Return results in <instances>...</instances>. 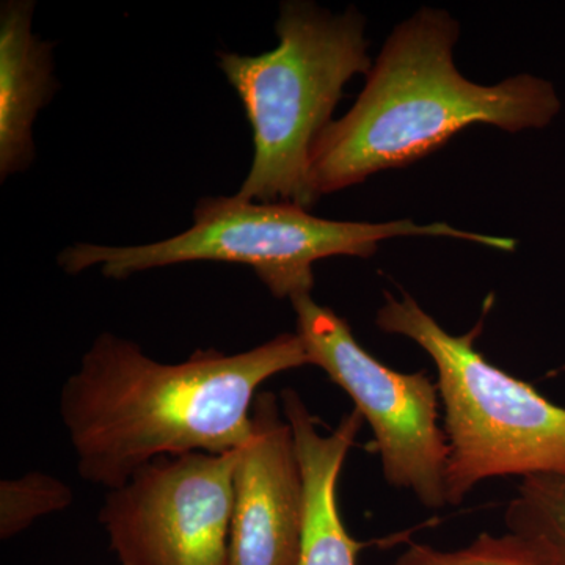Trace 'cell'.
<instances>
[{
    "mask_svg": "<svg viewBox=\"0 0 565 565\" xmlns=\"http://www.w3.org/2000/svg\"><path fill=\"white\" fill-rule=\"evenodd\" d=\"M73 500L68 484L43 471L0 482V539L17 537L41 516L65 511Z\"/></svg>",
    "mask_w": 565,
    "mask_h": 565,
    "instance_id": "cell-12",
    "label": "cell"
},
{
    "mask_svg": "<svg viewBox=\"0 0 565 565\" xmlns=\"http://www.w3.org/2000/svg\"><path fill=\"white\" fill-rule=\"evenodd\" d=\"M237 451L230 565H300L305 484L291 426L274 393L256 397Z\"/></svg>",
    "mask_w": 565,
    "mask_h": 565,
    "instance_id": "cell-8",
    "label": "cell"
},
{
    "mask_svg": "<svg viewBox=\"0 0 565 565\" xmlns=\"http://www.w3.org/2000/svg\"><path fill=\"white\" fill-rule=\"evenodd\" d=\"M307 364L297 333L232 355L199 349L180 363L158 362L139 344L102 333L58 403L77 473L111 490L162 457L237 451L252 437L264 382Z\"/></svg>",
    "mask_w": 565,
    "mask_h": 565,
    "instance_id": "cell-1",
    "label": "cell"
},
{
    "mask_svg": "<svg viewBox=\"0 0 565 565\" xmlns=\"http://www.w3.org/2000/svg\"><path fill=\"white\" fill-rule=\"evenodd\" d=\"M379 329L415 341L433 359L449 457L446 500L462 503L481 481L565 475V407L512 377L476 349L484 319L465 334L446 332L404 294H386Z\"/></svg>",
    "mask_w": 565,
    "mask_h": 565,
    "instance_id": "cell-5",
    "label": "cell"
},
{
    "mask_svg": "<svg viewBox=\"0 0 565 565\" xmlns=\"http://www.w3.org/2000/svg\"><path fill=\"white\" fill-rule=\"evenodd\" d=\"M278 46L259 55L218 54V68L243 102L253 131L250 172L237 196L259 203L313 206L310 156L332 122L348 82L373 68L364 18L285 2Z\"/></svg>",
    "mask_w": 565,
    "mask_h": 565,
    "instance_id": "cell-3",
    "label": "cell"
},
{
    "mask_svg": "<svg viewBox=\"0 0 565 565\" xmlns=\"http://www.w3.org/2000/svg\"><path fill=\"white\" fill-rule=\"evenodd\" d=\"M396 565H541L531 546L512 533H484L465 548L441 552L424 544H411Z\"/></svg>",
    "mask_w": 565,
    "mask_h": 565,
    "instance_id": "cell-13",
    "label": "cell"
},
{
    "mask_svg": "<svg viewBox=\"0 0 565 565\" xmlns=\"http://www.w3.org/2000/svg\"><path fill=\"white\" fill-rule=\"evenodd\" d=\"M508 533L519 535L541 565H565V475L525 478L504 514Z\"/></svg>",
    "mask_w": 565,
    "mask_h": 565,
    "instance_id": "cell-11",
    "label": "cell"
},
{
    "mask_svg": "<svg viewBox=\"0 0 565 565\" xmlns=\"http://www.w3.org/2000/svg\"><path fill=\"white\" fill-rule=\"evenodd\" d=\"M305 484V527L300 565H356L363 544L349 534L338 505V479L363 426L359 412L344 415L329 434L292 388L281 392Z\"/></svg>",
    "mask_w": 565,
    "mask_h": 565,
    "instance_id": "cell-9",
    "label": "cell"
},
{
    "mask_svg": "<svg viewBox=\"0 0 565 565\" xmlns=\"http://www.w3.org/2000/svg\"><path fill=\"white\" fill-rule=\"evenodd\" d=\"M237 451L162 457L109 490L99 523L118 564L230 565Z\"/></svg>",
    "mask_w": 565,
    "mask_h": 565,
    "instance_id": "cell-7",
    "label": "cell"
},
{
    "mask_svg": "<svg viewBox=\"0 0 565 565\" xmlns=\"http://www.w3.org/2000/svg\"><path fill=\"white\" fill-rule=\"evenodd\" d=\"M459 24L446 11L422 9L388 36L352 109L315 141V199L403 169L444 148L471 125L508 132L541 129L559 114L548 81L519 74L492 87L465 79L452 51Z\"/></svg>",
    "mask_w": 565,
    "mask_h": 565,
    "instance_id": "cell-2",
    "label": "cell"
},
{
    "mask_svg": "<svg viewBox=\"0 0 565 565\" xmlns=\"http://www.w3.org/2000/svg\"><path fill=\"white\" fill-rule=\"evenodd\" d=\"M404 236L452 237L494 250H515L514 239L462 232L448 223L327 221L296 204L233 195L204 196L193 210L191 228L169 239L131 247L76 244L58 255V264L70 275L98 266L104 277L114 280L177 264H243L275 299L292 302L313 291V267L321 259L370 258L382 241Z\"/></svg>",
    "mask_w": 565,
    "mask_h": 565,
    "instance_id": "cell-4",
    "label": "cell"
},
{
    "mask_svg": "<svg viewBox=\"0 0 565 565\" xmlns=\"http://www.w3.org/2000/svg\"><path fill=\"white\" fill-rule=\"evenodd\" d=\"M291 303L311 366L351 397L353 411L373 429L386 482L412 490L426 508H445L449 446L437 384L424 371L405 374L379 362L345 319L316 303L311 294Z\"/></svg>",
    "mask_w": 565,
    "mask_h": 565,
    "instance_id": "cell-6",
    "label": "cell"
},
{
    "mask_svg": "<svg viewBox=\"0 0 565 565\" xmlns=\"http://www.w3.org/2000/svg\"><path fill=\"white\" fill-rule=\"evenodd\" d=\"M35 3L0 9V178L25 172L35 159L33 122L57 92L52 44L32 32Z\"/></svg>",
    "mask_w": 565,
    "mask_h": 565,
    "instance_id": "cell-10",
    "label": "cell"
}]
</instances>
